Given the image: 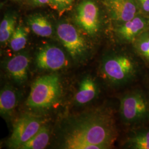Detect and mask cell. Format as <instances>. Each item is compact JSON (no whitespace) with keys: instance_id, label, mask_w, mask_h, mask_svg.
<instances>
[{"instance_id":"1","label":"cell","mask_w":149,"mask_h":149,"mask_svg":"<svg viewBox=\"0 0 149 149\" xmlns=\"http://www.w3.org/2000/svg\"><path fill=\"white\" fill-rule=\"evenodd\" d=\"M117 136L112 116L96 110L74 116L65 120L61 132V146L67 149H106Z\"/></svg>"},{"instance_id":"2","label":"cell","mask_w":149,"mask_h":149,"mask_svg":"<svg viewBox=\"0 0 149 149\" xmlns=\"http://www.w3.org/2000/svg\"><path fill=\"white\" fill-rule=\"evenodd\" d=\"M61 92L58 74L44 75L32 84L26 105L33 109H48L59 101Z\"/></svg>"},{"instance_id":"3","label":"cell","mask_w":149,"mask_h":149,"mask_svg":"<svg viewBox=\"0 0 149 149\" xmlns=\"http://www.w3.org/2000/svg\"><path fill=\"white\" fill-rule=\"evenodd\" d=\"M104 77L112 84L128 83L137 72V65L133 59L125 55H113L103 59L101 66Z\"/></svg>"},{"instance_id":"4","label":"cell","mask_w":149,"mask_h":149,"mask_svg":"<svg viewBox=\"0 0 149 149\" xmlns=\"http://www.w3.org/2000/svg\"><path fill=\"white\" fill-rule=\"evenodd\" d=\"M120 114L127 125H136L149 118V101L144 93L134 91L123 96L120 103Z\"/></svg>"},{"instance_id":"5","label":"cell","mask_w":149,"mask_h":149,"mask_svg":"<svg viewBox=\"0 0 149 149\" xmlns=\"http://www.w3.org/2000/svg\"><path fill=\"white\" fill-rule=\"evenodd\" d=\"M56 33L60 42L72 58L80 61L85 58L87 45L84 38L75 27L69 23H60Z\"/></svg>"},{"instance_id":"6","label":"cell","mask_w":149,"mask_h":149,"mask_svg":"<svg viewBox=\"0 0 149 149\" xmlns=\"http://www.w3.org/2000/svg\"><path fill=\"white\" fill-rule=\"evenodd\" d=\"M42 126L39 118L29 114L22 116L14 125L11 136L7 141L8 146L11 149H19L37 133Z\"/></svg>"},{"instance_id":"7","label":"cell","mask_w":149,"mask_h":149,"mask_svg":"<svg viewBox=\"0 0 149 149\" xmlns=\"http://www.w3.org/2000/svg\"><path fill=\"white\" fill-rule=\"evenodd\" d=\"M77 24L90 36H95L100 28L99 10L92 0H84L76 8Z\"/></svg>"},{"instance_id":"8","label":"cell","mask_w":149,"mask_h":149,"mask_svg":"<svg viewBox=\"0 0 149 149\" xmlns=\"http://www.w3.org/2000/svg\"><path fill=\"white\" fill-rule=\"evenodd\" d=\"M66 62L64 52L54 45H44L36 54V64L39 69L57 71L64 68Z\"/></svg>"},{"instance_id":"9","label":"cell","mask_w":149,"mask_h":149,"mask_svg":"<svg viewBox=\"0 0 149 149\" xmlns=\"http://www.w3.org/2000/svg\"><path fill=\"white\" fill-rule=\"evenodd\" d=\"M104 4L113 20L125 22L137 16L136 0H104Z\"/></svg>"},{"instance_id":"10","label":"cell","mask_w":149,"mask_h":149,"mask_svg":"<svg viewBox=\"0 0 149 149\" xmlns=\"http://www.w3.org/2000/svg\"><path fill=\"white\" fill-rule=\"evenodd\" d=\"M29 63L30 58L27 54H18L6 61L5 69L16 82L22 84L27 80Z\"/></svg>"},{"instance_id":"11","label":"cell","mask_w":149,"mask_h":149,"mask_svg":"<svg viewBox=\"0 0 149 149\" xmlns=\"http://www.w3.org/2000/svg\"><path fill=\"white\" fill-rule=\"evenodd\" d=\"M149 22L143 17L136 16L118 27V36L125 42L134 43L139 36L149 26Z\"/></svg>"},{"instance_id":"12","label":"cell","mask_w":149,"mask_h":149,"mask_svg":"<svg viewBox=\"0 0 149 149\" xmlns=\"http://www.w3.org/2000/svg\"><path fill=\"white\" fill-rule=\"evenodd\" d=\"M19 96L16 90L11 86L6 85L0 93V113L5 119L11 117L18 102Z\"/></svg>"},{"instance_id":"13","label":"cell","mask_w":149,"mask_h":149,"mask_svg":"<svg viewBox=\"0 0 149 149\" xmlns=\"http://www.w3.org/2000/svg\"><path fill=\"white\" fill-rule=\"evenodd\" d=\"M97 93L98 87L95 81L90 77H86L81 82L74 101L79 105L85 104L92 101Z\"/></svg>"},{"instance_id":"14","label":"cell","mask_w":149,"mask_h":149,"mask_svg":"<svg viewBox=\"0 0 149 149\" xmlns=\"http://www.w3.org/2000/svg\"><path fill=\"white\" fill-rule=\"evenodd\" d=\"M27 23L36 35L42 37H48L53 34V27L48 19L40 15H34L28 18Z\"/></svg>"},{"instance_id":"15","label":"cell","mask_w":149,"mask_h":149,"mask_svg":"<svg viewBox=\"0 0 149 149\" xmlns=\"http://www.w3.org/2000/svg\"><path fill=\"white\" fill-rule=\"evenodd\" d=\"M49 130L45 125H42L32 138L23 144L19 149H43L49 142Z\"/></svg>"},{"instance_id":"16","label":"cell","mask_w":149,"mask_h":149,"mask_svg":"<svg viewBox=\"0 0 149 149\" xmlns=\"http://www.w3.org/2000/svg\"><path fill=\"white\" fill-rule=\"evenodd\" d=\"M16 29V18L10 15H6L0 24V42L1 44L10 41Z\"/></svg>"},{"instance_id":"17","label":"cell","mask_w":149,"mask_h":149,"mask_svg":"<svg viewBox=\"0 0 149 149\" xmlns=\"http://www.w3.org/2000/svg\"><path fill=\"white\" fill-rule=\"evenodd\" d=\"M28 38V33L25 28L18 26L13 33L10 40L11 49L14 52L21 50L26 47Z\"/></svg>"},{"instance_id":"18","label":"cell","mask_w":149,"mask_h":149,"mask_svg":"<svg viewBox=\"0 0 149 149\" xmlns=\"http://www.w3.org/2000/svg\"><path fill=\"white\" fill-rule=\"evenodd\" d=\"M137 53L149 63V32L145 31L134 42Z\"/></svg>"},{"instance_id":"19","label":"cell","mask_w":149,"mask_h":149,"mask_svg":"<svg viewBox=\"0 0 149 149\" xmlns=\"http://www.w3.org/2000/svg\"><path fill=\"white\" fill-rule=\"evenodd\" d=\"M128 143L132 149H149V130L134 134Z\"/></svg>"},{"instance_id":"20","label":"cell","mask_w":149,"mask_h":149,"mask_svg":"<svg viewBox=\"0 0 149 149\" xmlns=\"http://www.w3.org/2000/svg\"><path fill=\"white\" fill-rule=\"evenodd\" d=\"M74 0H50L49 5L60 15L70 10Z\"/></svg>"},{"instance_id":"21","label":"cell","mask_w":149,"mask_h":149,"mask_svg":"<svg viewBox=\"0 0 149 149\" xmlns=\"http://www.w3.org/2000/svg\"><path fill=\"white\" fill-rule=\"evenodd\" d=\"M139 9L146 13H149V0H136Z\"/></svg>"},{"instance_id":"22","label":"cell","mask_w":149,"mask_h":149,"mask_svg":"<svg viewBox=\"0 0 149 149\" xmlns=\"http://www.w3.org/2000/svg\"><path fill=\"white\" fill-rule=\"evenodd\" d=\"M33 3L37 6H43L49 4L50 0H32Z\"/></svg>"},{"instance_id":"23","label":"cell","mask_w":149,"mask_h":149,"mask_svg":"<svg viewBox=\"0 0 149 149\" xmlns=\"http://www.w3.org/2000/svg\"><path fill=\"white\" fill-rule=\"evenodd\" d=\"M148 27H149V26H148Z\"/></svg>"},{"instance_id":"24","label":"cell","mask_w":149,"mask_h":149,"mask_svg":"<svg viewBox=\"0 0 149 149\" xmlns=\"http://www.w3.org/2000/svg\"><path fill=\"white\" fill-rule=\"evenodd\" d=\"M15 1H17V0H15Z\"/></svg>"}]
</instances>
